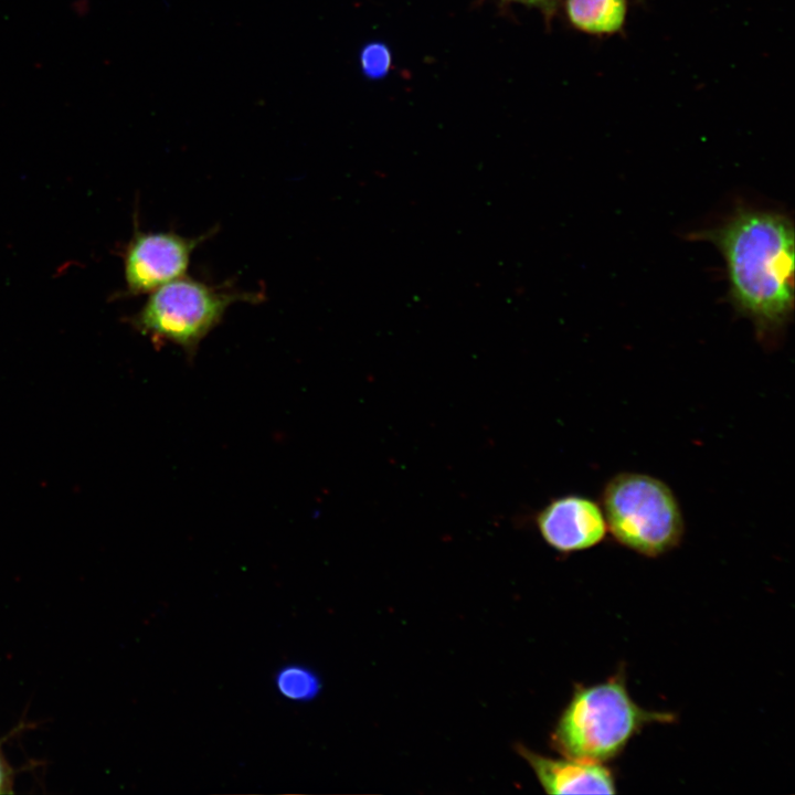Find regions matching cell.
I'll list each match as a JSON object with an SVG mask.
<instances>
[{"mask_svg": "<svg viewBox=\"0 0 795 795\" xmlns=\"http://www.w3.org/2000/svg\"><path fill=\"white\" fill-rule=\"evenodd\" d=\"M699 237L713 243L723 256L735 311L752 322L763 344H775L794 308L792 221L778 212L739 206Z\"/></svg>", "mask_w": 795, "mask_h": 795, "instance_id": "1", "label": "cell"}, {"mask_svg": "<svg viewBox=\"0 0 795 795\" xmlns=\"http://www.w3.org/2000/svg\"><path fill=\"white\" fill-rule=\"evenodd\" d=\"M675 719L671 712L647 710L636 703L625 672L619 671L573 691L552 732V743L563 756L606 764L646 725Z\"/></svg>", "mask_w": 795, "mask_h": 795, "instance_id": "2", "label": "cell"}, {"mask_svg": "<svg viewBox=\"0 0 795 795\" xmlns=\"http://www.w3.org/2000/svg\"><path fill=\"white\" fill-rule=\"evenodd\" d=\"M600 504L611 537L640 555H664L683 539L680 504L668 484L655 476L617 473L604 484Z\"/></svg>", "mask_w": 795, "mask_h": 795, "instance_id": "3", "label": "cell"}, {"mask_svg": "<svg viewBox=\"0 0 795 795\" xmlns=\"http://www.w3.org/2000/svg\"><path fill=\"white\" fill-rule=\"evenodd\" d=\"M258 300L254 293L182 276L152 290L132 325L153 341L173 343L193 356L232 304Z\"/></svg>", "mask_w": 795, "mask_h": 795, "instance_id": "4", "label": "cell"}, {"mask_svg": "<svg viewBox=\"0 0 795 795\" xmlns=\"http://www.w3.org/2000/svg\"><path fill=\"white\" fill-rule=\"evenodd\" d=\"M211 234L186 237L174 232L136 231L124 254L128 293H151L184 276L193 251Z\"/></svg>", "mask_w": 795, "mask_h": 795, "instance_id": "5", "label": "cell"}, {"mask_svg": "<svg viewBox=\"0 0 795 795\" xmlns=\"http://www.w3.org/2000/svg\"><path fill=\"white\" fill-rule=\"evenodd\" d=\"M534 522L543 541L565 554L594 548L607 534L601 504L577 494L550 500L537 512Z\"/></svg>", "mask_w": 795, "mask_h": 795, "instance_id": "6", "label": "cell"}, {"mask_svg": "<svg viewBox=\"0 0 795 795\" xmlns=\"http://www.w3.org/2000/svg\"><path fill=\"white\" fill-rule=\"evenodd\" d=\"M520 751L549 794L616 793L615 775L604 763L544 756L522 746Z\"/></svg>", "mask_w": 795, "mask_h": 795, "instance_id": "7", "label": "cell"}, {"mask_svg": "<svg viewBox=\"0 0 795 795\" xmlns=\"http://www.w3.org/2000/svg\"><path fill=\"white\" fill-rule=\"evenodd\" d=\"M566 11L572 23L591 33L617 31L625 19V0H568Z\"/></svg>", "mask_w": 795, "mask_h": 795, "instance_id": "8", "label": "cell"}, {"mask_svg": "<svg viewBox=\"0 0 795 795\" xmlns=\"http://www.w3.org/2000/svg\"><path fill=\"white\" fill-rule=\"evenodd\" d=\"M278 692L292 701H309L316 698L321 683L317 674L300 665H287L275 676Z\"/></svg>", "mask_w": 795, "mask_h": 795, "instance_id": "9", "label": "cell"}, {"mask_svg": "<svg viewBox=\"0 0 795 795\" xmlns=\"http://www.w3.org/2000/svg\"><path fill=\"white\" fill-rule=\"evenodd\" d=\"M360 65L363 74L372 80L383 77L391 66V53L383 43L367 44L360 53Z\"/></svg>", "mask_w": 795, "mask_h": 795, "instance_id": "10", "label": "cell"}, {"mask_svg": "<svg viewBox=\"0 0 795 795\" xmlns=\"http://www.w3.org/2000/svg\"><path fill=\"white\" fill-rule=\"evenodd\" d=\"M12 786L11 772L0 751V794L8 793Z\"/></svg>", "mask_w": 795, "mask_h": 795, "instance_id": "11", "label": "cell"}, {"mask_svg": "<svg viewBox=\"0 0 795 795\" xmlns=\"http://www.w3.org/2000/svg\"><path fill=\"white\" fill-rule=\"evenodd\" d=\"M511 1H519V2H523V3L541 6V7L547 6L551 2V0H511Z\"/></svg>", "mask_w": 795, "mask_h": 795, "instance_id": "12", "label": "cell"}]
</instances>
